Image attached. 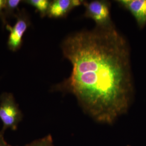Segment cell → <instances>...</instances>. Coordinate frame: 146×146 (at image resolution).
<instances>
[{
	"instance_id": "obj_6",
	"label": "cell",
	"mask_w": 146,
	"mask_h": 146,
	"mask_svg": "<svg viewBox=\"0 0 146 146\" xmlns=\"http://www.w3.org/2000/svg\"><path fill=\"white\" fill-rule=\"evenodd\" d=\"M82 0H54L50 2L47 15L51 18L65 17L73 9L83 5Z\"/></svg>"
},
{
	"instance_id": "obj_7",
	"label": "cell",
	"mask_w": 146,
	"mask_h": 146,
	"mask_svg": "<svg viewBox=\"0 0 146 146\" xmlns=\"http://www.w3.org/2000/svg\"><path fill=\"white\" fill-rule=\"evenodd\" d=\"M25 2L35 7L37 11H39L41 17L47 15L50 1L48 0H28L25 1Z\"/></svg>"
},
{
	"instance_id": "obj_3",
	"label": "cell",
	"mask_w": 146,
	"mask_h": 146,
	"mask_svg": "<svg viewBox=\"0 0 146 146\" xmlns=\"http://www.w3.org/2000/svg\"><path fill=\"white\" fill-rule=\"evenodd\" d=\"M83 5L85 7L84 16L93 20L96 23V27L108 26L113 23L111 20V5L109 1L104 0L84 1Z\"/></svg>"
},
{
	"instance_id": "obj_2",
	"label": "cell",
	"mask_w": 146,
	"mask_h": 146,
	"mask_svg": "<svg viewBox=\"0 0 146 146\" xmlns=\"http://www.w3.org/2000/svg\"><path fill=\"white\" fill-rule=\"evenodd\" d=\"M22 114L11 93H5L0 96V119L3 123L1 131L7 129L15 131L22 119Z\"/></svg>"
},
{
	"instance_id": "obj_8",
	"label": "cell",
	"mask_w": 146,
	"mask_h": 146,
	"mask_svg": "<svg viewBox=\"0 0 146 146\" xmlns=\"http://www.w3.org/2000/svg\"><path fill=\"white\" fill-rule=\"evenodd\" d=\"M25 146H54L52 136L48 135L40 139L33 141Z\"/></svg>"
},
{
	"instance_id": "obj_5",
	"label": "cell",
	"mask_w": 146,
	"mask_h": 146,
	"mask_svg": "<svg viewBox=\"0 0 146 146\" xmlns=\"http://www.w3.org/2000/svg\"><path fill=\"white\" fill-rule=\"evenodd\" d=\"M116 2L130 12L140 29L145 27L146 25V0H118Z\"/></svg>"
},
{
	"instance_id": "obj_10",
	"label": "cell",
	"mask_w": 146,
	"mask_h": 146,
	"mask_svg": "<svg viewBox=\"0 0 146 146\" xmlns=\"http://www.w3.org/2000/svg\"><path fill=\"white\" fill-rule=\"evenodd\" d=\"M5 0H0V18L2 20L3 23L5 24L6 23L5 21V15L4 11H5Z\"/></svg>"
},
{
	"instance_id": "obj_11",
	"label": "cell",
	"mask_w": 146,
	"mask_h": 146,
	"mask_svg": "<svg viewBox=\"0 0 146 146\" xmlns=\"http://www.w3.org/2000/svg\"><path fill=\"white\" fill-rule=\"evenodd\" d=\"M4 133L0 131V146H12L8 144L5 139L3 136Z\"/></svg>"
},
{
	"instance_id": "obj_1",
	"label": "cell",
	"mask_w": 146,
	"mask_h": 146,
	"mask_svg": "<svg viewBox=\"0 0 146 146\" xmlns=\"http://www.w3.org/2000/svg\"><path fill=\"white\" fill-rule=\"evenodd\" d=\"M70 76L52 89L73 94L94 120L111 124L125 114L133 92L128 43L114 26L72 34L62 42Z\"/></svg>"
},
{
	"instance_id": "obj_9",
	"label": "cell",
	"mask_w": 146,
	"mask_h": 146,
	"mask_svg": "<svg viewBox=\"0 0 146 146\" xmlns=\"http://www.w3.org/2000/svg\"><path fill=\"white\" fill-rule=\"evenodd\" d=\"M21 2L20 0H7L5 8V16L13 15L14 11L17 8Z\"/></svg>"
},
{
	"instance_id": "obj_4",
	"label": "cell",
	"mask_w": 146,
	"mask_h": 146,
	"mask_svg": "<svg viewBox=\"0 0 146 146\" xmlns=\"http://www.w3.org/2000/svg\"><path fill=\"white\" fill-rule=\"evenodd\" d=\"M17 21L15 25L11 27L7 25L6 28L10 31L8 41V47L9 49L15 52L19 50L22 44V37L30 25V21L25 11L19 12L16 15Z\"/></svg>"
}]
</instances>
